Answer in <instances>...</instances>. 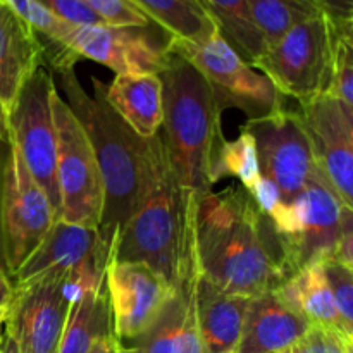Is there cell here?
Returning a JSON list of instances; mask_svg holds the SVG:
<instances>
[{
    "label": "cell",
    "instance_id": "obj_13",
    "mask_svg": "<svg viewBox=\"0 0 353 353\" xmlns=\"http://www.w3.org/2000/svg\"><path fill=\"white\" fill-rule=\"evenodd\" d=\"M105 288L119 345L147 333L174 292L168 279L145 262L119 261L107 264Z\"/></svg>",
    "mask_w": 353,
    "mask_h": 353
},
{
    "label": "cell",
    "instance_id": "obj_37",
    "mask_svg": "<svg viewBox=\"0 0 353 353\" xmlns=\"http://www.w3.org/2000/svg\"><path fill=\"white\" fill-rule=\"evenodd\" d=\"M14 296V285L12 279L9 278L6 271L0 269V314H7L10 302Z\"/></svg>",
    "mask_w": 353,
    "mask_h": 353
},
{
    "label": "cell",
    "instance_id": "obj_36",
    "mask_svg": "<svg viewBox=\"0 0 353 353\" xmlns=\"http://www.w3.org/2000/svg\"><path fill=\"white\" fill-rule=\"evenodd\" d=\"M10 154L9 138H0V269L7 272L6 255H3V234H2V202H3V176H6L7 159Z\"/></svg>",
    "mask_w": 353,
    "mask_h": 353
},
{
    "label": "cell",
    "instance_id": "obj_21",
    "mask_svg": "<svg viewBox=\"0 0 353 353\" xmlns=\"http://www.w3.org/2000/svg\"><path fill=\"white\" fill-rule=\"evenodd\" d=\"M103 97L141 140L161 131L164 95L159 74H116L110 85H103Z\"/></svg>",
    "mask_w": 353,
    "mask_h": 353
},
{
    "label": "cell",
    "instance_id": "obj_40",
    "mask_svg": "<svg viewBox=\"0 0 353 353\" xmlns=\"http://www.w3.org/2000/svg\"><path fill=\"white\" fill-rule=\"evenodd\" d=\"M0 138H9V133H7V110L3 109L2 103H0Z\"/></svg>",
    "mask_w": 353,
    "mask_h": 353
},
{
    "label": "cell",
    "instance_id": "obj_3",
    "mask_svg": "<svg viewBox=\"0 0 353 353\" xmlns=\"http://www.w3.org/2000/svg\"><path fill=\"white\" fill-rule=\"evenodd\" d=\"M55 74L61 78L65 103L81 123L95 152L103 185V214L99 236L109 255H112L117 234L137 202L145 140L137 137L107 103L100 79L92 78L93 95H90L79 83L74 68L57 69Z\"/></svg>",
    "mask_w": 353,
    "mask_h": 353
},
{
    "label": "cell",
    "instance_id": "obj_2",
    "mask_svg": "<svg viewBox=\"0 0 353 353\" xmlns=\"http://www.w3.org/2000/svg\"><path fill=\"white\" fill-rule=\"evenodd\" d=\"M196 205L199 196L181 185L159 131L145 140L137 202L117 234L110 261L145 262L174 288L195 240Z\"/></svg>",
    "mask_w": 353,
    "mask_h": 353
},
{
    "label": "cell",
    "instance_id": "obj_1",
    "mask_svg": "<svg viewBox=\"0 0 353 353\" xmlns=\"http://www.w3.org/2000/svg\"><path fill=\"white\" fill-rule=\"evenodd\" d=\"M195 241L202 276L230 293L274 292L295 274L274 223L241 185L200 196Z\"/></svg>",
    "mask_w": 353,
    "mask_h": 353
},
{
    "label": "cell",
    "instance_id": "obj_25",
    "mask_svg": "<svg viewBox=\"0 0 353 353\" xmlns=\"http://www.w3.org/2000/svg\"><path fill=\"white\" fill-rule=\"evenodd\" d=\"M199 2L212 17L224 40L248 64H254L264 54L268 47L252 21L247 0H199Z\"/></svg>",
    "mask_w": 353,
    "mask_h": 353
},
{
    "label": "cell",
    "instance_id": "obj_34",
    "mask_svg": "<svg viewBox=\"0 0 353 353\" xmlns=\"http://www.w3.org/2000/svg\"><path fill=\"white\" fill-rule=\"evenodd\" d=\"M333 261L353 268V209H350V207L341 209L340 238H338Z\"/></svg>",
    "mask_w": 353,
    "mask_h": 353
},
{
    "label": "cell",
    "instance_id": "obj_32",
    "mask_svg": "<svg viewBox=\"0 0 353 353\" xmlns=\"http://www.w3.org/2000/svg\"><path fill=\"white\" fill-rule=\"evenodd\" d=\"M353 340L333 327L310 326L296 343L281 353H352Z\"/></svg>",
    "mask_w": 353,
    "mask_h": 353
},
{
    "label": "cell",
    "instance_id": "obj_4",
    "mask_svg": "<svg viewBox=\"0 0 353 353\" xmlns=\"http://www.w3.org/2000/svg\"><path fill=\"white\" fill-rule=\"evenodd\" d=\"M169 54L168 65L159 74L164 95L161 133L179 181L200 199L212 192L210 169L226 141L221 128L223 109L207 79L185 59Z\"/></svg>",
    "mask_w": 353,
    "mask_h": 353
},
{
    "label": "cell",
    "instance_id": "obj_5",
    "mask_svg": "<svg viewBox=\"0 0 353 353\" xmlns=\"http://www.w3.org/2000/svg\"><path fill=\"white\" fill-rule=\"evenodd\" d=\"M168 50L190 62L207 79L223 110L233 107L248 119H257L285 107V97L268 76L241 59L219 31L203 41L169 38Z\"/></svg>",
    "mask_w": 353,
    "mask_h": 353
},
{
    "label": "cell",
    "instance_id": "obj_30",
    "mask_svg": "<svg viewBox=\"0 0 353 353\" xmlns=\"http://www.w3.org/2000/svg\"><path fill=\"white\" fill-rule=\"evenodd\" d=\"M10 9L21 17L26 24H30L37 34L43 40L62 43L72 24L57 19L52 12H48L38 0H6Z\"/></svg>",
    "mask_w": 353,
    "mask_h": 353
},
{
    "label": "cell",
    "instance_id": "obj_23",
    "mask_svg": "<svg viewBox=\"0 0 353 353\" xmlns=\"http://www.w3.org/2000/svg\"><path fill=\"white\" fill-rule=\"evenodd\" d=\"M278 292L283 300L312 326L333 327L345 334L334 307L330 281L321 262L300 269Z\"/></svg>",
    "mask_w": 353,
    "mask_h": 353
},
{
    "label": "cell",
    "instance_id": "obj_7",
    "mask_svg": "<svg viewBox=\"0 0 353 353\" xmlns=\"http://www.w3.org/2000/svg\"><path fill=\"white\" fill-rule=\"evenodd\" d=\"M283 97L309 102L327 93L331 81V38L324 14L296 24L254 62Z\"/></svg>",
    "mask_w": 353,
    "mask_h": 353
},
{
    "label": "cell",
    "instance_id": "obj_17",
    "mask_svg": "<svg viewBox=\"0 0 353 353\" xmlns=\"http://www.w3.org/2000/svg\"><path fill=\"white\" fill-rule=\"evenodd\" d=\"M310 326L283 300L278 290L261 293L250 299L234 353H281L296 343Z\"/></svg>",
    "mask_w": 353,
    "mask_h": 353
},
{
    "label": "cell",
    "instance_id": "obj_33",
    "mask_svg": "<svg viewBox=\"0 0 353 353\" xmlns=\"http://www.w3.org/2000/svg\"><path fill=\"white\" fill-rule=\"evenodd\" d=\"M48 12L54 14L57 19L72 26H95L103 24V21L90 10L81 0H38Z\"/></svg>",
    "mask_w": 353,
    "mask_h": 353
},
{
    "label": "cell",
    "instance_id": "obj_24",
    "mask_svg": "<svg viewBox=\"0 0 353 353\" xmlns=\"http://www.w3.org/2000/svg\"><path fill=\"white\" fill-rule=\"evenodd\" d=\"M159 24L169 38L185 41H203L217 30L212 17L205 12L199 0H133Z\"/></svg>",
    "mask_w": 353,
    "mask_h": 353
},
{
    "label": "cell",
    "instance_id": "obj_6",
    "mask_svg": "<svg viewBox=\"0 0 353 353\" xmlns=\"http://www.w3.org/2000/svg\"><path fill=\"white\" fill-rule=\"evenodd\" d=\"M55 126V171L61 219L99 230L103 214V185L95 152L81 123L57 88L50 95Z\"/></svg>",
    "mask_w": 353,
    "mask_h": 353
},
{
    "label": "cell",
    "instance_id": "obj_8",
    "mask_svg": "<svg viewBox=\"0 0 353 353\" xmlns=\"http://www.w3.org/2000/svg\"><path fill=\"white\" fill-rule=\"evenodd\" d=\"M55 88L52 72L40 65L24 81L16 100L7 110L9 141L17 148L34 181L50 200L57 221L61 219V195L55 171V126L50 95Z\"/></svg>",
    "mask_w": 353,
    "mask_h": 353
},
{
    "label": "cell",
    "instance_id": "obj_11",
    "mask_svg": "<svg viewBox=\"0 0 353 353\" xmlns=\"http://www.w3.org/2000/svg\"><path fill=\"white\" fill-rule=\"evenodd\" d=\"M290 226L281 234L293 272L333 259L340 238L343 202L319 171L290 200Z\"/></svg>",
    "mask_w": 353,
    "mask_h": 353
},
{
    "label": "cell",
    "instance_id": "obj_42",
    "mask_svg": "<svg viewBox=\"0 0 353 353\" xmlns=\"http://www.w3.org/2000/svg\"><path fill=\"white\" fill-rule=\"evenodd\" d=\"M3 321H6V314H0V327H2Z\"/></svg>",
    "mask_w": 353,
    "mask_h": 353
},
{
    "label": "cell",
    "instance_id": "obj_29",
    "mask_svg": "<svg viewBox=\"0 0 353 353\" xmlns=\"http://www.w3.org/2000/svg\"><path fill=\"white\" fill-rule=\"evenodd\" d=\"M321 264L330 281L341 327L345 334L353 340V268H348L333 259H326Z\"/></svg>",
    "mask_w": 353,
    "mask_h": 353
},
{
    "label": "cell",
    "instance_id": "obj_18",
    "mask_svg": "<svg viewBox=\"0 0 353 353\" xmlns=\"http://www.w3.org/2000/svg\"><path fill=\"white\" fill-rule=\"evenodd\" d=\"M43 41L0 0V103L9 110L24 81L43 64Z\"/></svg>",
    "mask_w": 353,
    "mask_h": 353
},
{
    "label": "cell",
    "instance_id": "obj_35",
    "mask_svg": "<svg viewBox=\"0 0 353 353\" xmlns=\"http://www.w3.org/2000/svg\"><path fill=\"white\" fill-rule=\"evenodd\" d=\"M314 6L330 19L353 21V0H312Z\"/></svg>",
    "mask_w": 353,
    "mask_h": 353
},
{
    "label": "cell",
    "instance_id": "obj_41",
    "mask_svg": "<svg viewBox=\"0 0 353 353\" xmlns=\"http://www.w3.org/2000/svg\"><path fill=\"white\" fill-rule=\"evenodd\" d=\"M117 353H130V350H128V348H124V347H121L119 345V352Z\"/></svg>",
    "mask_w": 353,
    "mask_h": 353
},
{
    "label": "cell",
    "instance_id": "obj_14",
    "mask_svg": "<svg viewBox=\"0 0 353 353\" xmlns=\"http://www.w3.org/2000/svg\"><path fill=\"white\" fill-rule=\"evenodd\" d=\"M64 276L55 272L14 286L3 324L19 353H59L69 316V303L61 292Z\"/></svg>",
    "mask_w": 353,
    "mask_h": 353
},
{
    "label": "cell",
    "instance_id": "obj_20",
    "mask_svg": "<svg viewBox=\"0 0 353 353\" xmlns=\"http://www.w3.org/2000/svg\"><path fill=\"white\" fill-rule=\"evenodd\" d=\"M252 296L230 293L203 278L196 285V316L207 353H234Z\"/></svg>",
    "mask_w": 353,
    "mask_h": 353
},
{
    "label": "cell",
    "instance_id": "obj_16",
    "mask_svg": "<svg viewBox=\"0 0 353 353\" xmlns=\"http://www.w3.org/2000/svg\"><path fill=\"white\" fill-rule=\"evenodd\" d=\"M200 278L196 241L190 247L181 278L171 299L150 330L121 347L130 353H207L196 316V285Z\"/></svg>",
    "mask_w": 353,
    "mask_h": 353
},
{
    "label": "cell",
    "instance_id": "obj_27",
    "mask_svg": "<svg viewBox=\"0 0 353 353\" xmlns=\"http://www.w3.org/2000/svg\"><path fill=\"white\" fill-rule=\"evenodd\" d=\"M226 176L236 178L245 190L250 188L262 176L255 140L245 128H241L236 140L224 141L214 159L210 169L212 186Z\"/></svg>",
    "mask_w": 353,
    "mask_h": 353
},
{
    "label": "cell",
    "instance_id": "obj_26",
    "mask_svg": "<svg viewBox=\"0 0 353 353\" xmlns=\"http://www.w3.org/2000/svg\"><path fill=\"white\" fill-rule=\"evenodd\" d=\"M247 6L265 47L274 45L296 24L321 14L312 0H247Z\"/></svg>",
    "mask_w": 353,
    "mask_h": 353
},
{
    "label": "cell",
    "instance_id": "obj_39",
    "mask_svg": "<svg viewBox=\"0 0 353 353\" xmlns=\"http://www.w3.org/2000/svg\"><path fill=\"white\" fill-rule=\"evenodd\" d=\"M119 352V341L116 340V338H110V340H107L105 343L102 345V348H100L99 353H117Z\"/></svg>",
    "mask_w": 353,
    "mask_h": 353
},
{
    "label": "cell",
    "instance_id": "obj_10",
    "mask_svg": "<svg viewBox=\"0 0 353 353\" xmlns=\"http://www.w3.org/2000/svg\"><path fill=\"white\" fill-rule=\"evenodd\" d=\"M243 128L255 140L262 176L278 186L286 202L295 199L319 171L296 110L283 107L248 119Z\"/></svg>",
    "mask_w": 353,
    "mask_h": 353
},
{
    "label": "cell",
    "instance_id": "obj_22",
    "mask_svg": "<svg viewBox=\"0 0 353 353\" xmlns=\"http://www.w3.org/2000/svg\"><path fill=\"white\" fill-rule=\"evenodd\" d=\"M114 336L109 295L103 286L97 293L83 296L69 309L59 353H99Z\"/></svg>",
    "mask_w": 353,
    "mask_h": 353
},
{
    "label": "cell",
    "instance_id": "obj_28",
    "mask_svg": "<svg viewBox=\"0 0 353 353\" xmlns=\"http://www.w3.org/2000/svg\"><path fill=\"white\" fill-rule=\"evenodd\" d=\"M326 19L331 38V81L327 95L353 109V21Z\"/></svg>",
    "mask_w": 353,
    "mask_h": 353
},
{
    "label": "cell",
    "instance_id": "obj_15",
    "mask_svg": "<svg viewBox=\"0 0 353 353\" xmlns=\"http://www.w3.org/2000/svg\"><path fill=\"white\" fill-rule=\"evenodd\" d=\"M78 59H92L116 74H161L168 65V41L159 45L147 28L72 26L62 40Z\"/></svg>",
    "mask_w": 353,
    "mask_h": 353
},
{
    "label": "cell",
    "instance_id": "obj_9",
    "mask_svg": "<svg viewBox=\"0 0 353 353\" xmlns=\"http://www.w3.org/2000/svg\"><path fill=\"white\" fill-rule=\"evenodd\" d=\"M55 221L57 216L50 200L30 174L17 148L10 143L2 202L3 255L9 278L37 250Z\"/></svg>",
    "mask_w": 353,
    "mask_h": 353
},
{
    "label": "cell",
    "instance_id": "obj_19",
    "mask_svg": "<svg viewBox=\"0 0 353 353\" xmlns=\"http://www.w3.org/2000/svg\"><path fill=\"white\" fill-rule=\"evenodd\" d=\"M100 247H103V243L100 241L99 230L65 223L62 219L55 221L37 250L10 278L12 285H28L47 274L68 272Z\"/></svg>",
    "mask_w": 353,
    "mask_h": 353
},
{
    "label": "cell",
    "instance_id": "obj_12",
    "mask_svg": "<svg viewBox=\"0 0 353 353\" xmlns=\"http://www.w3.org/2000/svg\"><path fill=\"white\" fill-rule=\"evenodd\" d=\"M314 162L343 205L353 209V109L334 97H316L296 110Z\"/></svg>",
    "mask_w": 353,
    "mask_h": 353
},
{
    "label": "cell",
    "instance_id": "obj_38",
    "mask_svg": "<svg viewBox=\"0 0 353 353\" xmlns=\"http://www.w3.org/2000/svg\"><path fill=\"white\" fill-rule=\"evenodd\" d=\"M0 353H19V352H17L14 340L7 333H6V338L0 341Z\"/></svg>",
    "mask_w": 353,
    "mask_h": 353
},
{
    "label": "cell",
    "instance_id": "obj_31",
    "mask_svg": "<svg viewBox=\"0 0 353 353\" xmlns=\"http://www.w3.org/2000/svg\"><path fill=\"white\" fill-rule=\"evenodd\" d=\"M107 26L148 28L152 21L133 0H81Z\"/></svg>",
    "mask_w": 353,
    "mask_h": 353
}]
</instances>
